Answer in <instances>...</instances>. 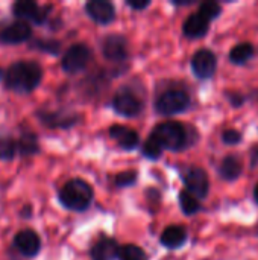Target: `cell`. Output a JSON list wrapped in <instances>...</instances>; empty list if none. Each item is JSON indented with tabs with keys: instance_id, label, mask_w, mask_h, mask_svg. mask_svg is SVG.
I'll use <instances>...</instances> for the list:
<instances>
[{
	"instance_id": "obj_24",
	"label": "cell",
	"mask_w": 258,
	"mask_h": 260,
	"mask_svg": "<svg viewBox=\"0 0 258 260\" xmlns=\"http://www.w3.org/2000/svg\"><path fill=\"white\" fill-rule=\"evenodd\" d=\"M30 49H35L49 55H58L61 52V43L56 40H32Z\"/></svg>"
},
{
	"instance_id": "obj_20",
	"label": "cell",
	"mask_w": 258,
	"mask_h": 260,
	"mask_svg": "<svg viewBox=\"0 0 258 260\" xmlns=\"http://www.w3.org/2000/svg\"><path fill=\"white\" fill-rule=\"evenodd\" d=\"M219 172H220L224 180L234 181L242 174V163H240V160L237 157L228 155L227 158H224V161H222V165L219 168Z\"/></svg>"
},
{
	"instance_id": "obj_8",
	"label": "cell",
	"mask_w": 258,
	"mask_h": 260,
	"mask_svg": "<svg viewBox=\"0 0 258 260\" xmlns=\"http://www.w3.org/2000/svg\"><path fill=\"white\" fill-rule=\"evenodd\" d=\"M182 180L189 189V192L196 198H205L210 190V181L204 169L201 168H187L182 172Z\"/></svg>"
},
{
	"instance_id": "obj_5",
	"label": "cell",
	"mask_w": 258,
	"mask_h": 260,
	"mask_svg": "<svg viewBox=\"0 0 258 260\" xmlns=\"http://www.w3.org/2000/svg\"><path fill=\"white\" fill-rule=\"evenodd\" d=\"M91 59V50L84 43H76L67 49V52L62 56L61 67L65 73L75 75L82 72Z\"/></svg>"
},
{
	"instance_id": "obj_17",
	"label": "cell",
	"mask_w": 258,
	"mask_h": 260,
	"mask_svg": "<svg viewBox=\"0 0 258 260\" xmlns=\"http://www.w3.org/2000/svg\"><path fill=\"white\" fill-rule=\"evenodd\" d=\"M109 137L114 139L123 149L126 151H131V149H135L138 146V134L134 131V129H129L126 126H122V125H114L109 128Z\"/></svg>"
},
{
	"instance_id": "obj_1",
	"label": "cell",
	"mask_w": 258,
	"mask_h": 260,
	"mask_svg": "<svg viewBox=\"0 0 258 260\" xmlns=\"http://www.w3.org/2000/svg\"><path fill=\"white\" fill-rule=\"evenodd\" d=\"M43 79V67L36 61L20 59L5 72V87L18 94L32 93Z\"/></svg>"
},
{
	"instance_id": "obj_11",
	"label": "cell",
	"mask_w": 258,
	"mask_h": 260,
	"mask_svg": "<svg viewBox=\"0 0 258 260\" xmlns=\"http://www.w3.org/2000/svg\"><path fill=\"white\" fill-rule=\"evenodd\" d=\"M14 247L21 256L35 257L41 250V239L33 230L26 229L14 236Z\"/></svg>"
},
{
	"instance_id": "obj_7",
	"label": "cell",
	"mask_w": 258,
	"mask_h": 260,
	"mask_svg": "<svg viewBox=\"0 0 258 260\" xmlns=\"http://www.w3.org/2000/svg\"><path fill=\"white\" fill-rule=\"evenodd\" d=\"M113 108L117 114L125 117H135L143 110V102L129 90H120L113 99Z\"/></svg>"
},
{
	"instance_id": "obj_33",
	"label": "cell",
	"mask_w": 258,
	"mask_h": 260,
	"mask_svg": "<svg viewBox=\"0 0 258 260\" xmlns=\"http://www.w3.org/2000/svg\"><path fill=\"white\" fill-rule=\"evenodd\" d=\"M254 198H255V203L258 204V184L255 186V189H254Z\"/></svg>"
},
{
	"instance_id": "obj_6",
	"label": "cell",
	"mask_w": 258,
	"mask_h": 260,
	"mask_svg": "<svg viewBox=\"0 0 258 260\" xmlns=\"http://www.w3.org/2000/svg\"><path fill=\"white\" fill-rule=\"evenodd\" d=\"M189 107H190V98L182 90H169L163 93L155 102L157 111L163 116L179 114L186 111Z\"/></svg>"
},
{
	"instance_id": "obj_10",
	"label": "cell",
	"mask_w": 258,
	"mask_h": 260,
	"mask_svg": "<svg viewBox=\"0 0 258 260\" xmlns=\"http://www.w3.org/2000/svg\"><path fill=\"white\" fill-rule=\"evenodd\" d=\"M216 67H217V59H216V55L208 50V49H201L199 52H196L193 55V59H192V69H193V73L201 78V79H208L214 75L216 72Z\"/></svg>"
},
{
	"instance_id": "obj_3",
	"label": "cell",
	"mask_w": 258,
	"mask_h": 260,
	"mask_svg": "<svg viewBox=\"0 0 258 260\" xmlns=\"http://www.w3.org/2000/svg\"><path fill=\"white\" fill-rule=\"evenodd\" d=\"M152 136L160 142L163 149L169 151H179L187 143V133L186 128L178 122H164L160 123Z\"/></svg>"
},
{
	"instance_id": "obj_23",
	"label": "cell",
	"mask_w": 258,
	"mask_h": 260,
	"mask_svg": "<svg viewBox=\"0 0 258 260\" xmlns=\"http://www.w3.org/2000/svg\"><path fill=\"white\" fill-rule=\"evenodd\" d=\"M179 204H181V209L186 215H195L199 212V201L196 197H193L189 190H182L179 193Z\"/></svg>"
},
{
	"instance_id": "obj_13",
	"label": "cell",
	"mask_w": 258,
	"mask_h": 260,
	"mask_svg": "<svg viewBox=\"0 0 258 260\" xmlns=\"http://www.w3.org/2000/svg\"><path fill=\"white\" fill-rule=\"evenodd\" d=\"M32 37V27L26 21H14L0 30V41L3 44H20Z\"/></svg>"
},
{
	"instance_id": "obj_28",
	"label": "cell",
	"mask_w": 258,
	"mask_h": 260,
	"mask_svg": "<svg viewBox=\"0 0 258 260\" xmlns=\"http://www.w3.org/2000/svg\"><path fill=\"white\" fill-rule=\"evenodd\" d=\"M137 180V172L134 171H126L123 174H119L116 177V184L119 187H128V186H132Z\"/></svg>"
},
{
	"instance_id": "obj_32",
	"label": "cell",
	"mask_w": 258,
	"mask_h": 260,
	"mask_svg": "<svg viewBox=\"0 0 258 260\" xmlns=\"http://www.w3.org/2000/svg\"><path fill=\"white\" fill-rule=\"evenodd\" d=\"M252 163H254V165L258 163V149H255V151H254V154H252Z\"/></svg>"
},
{
	"instance_id": "obj_9",
	"label": "cell",
	"mask_w": 258,
	"mask_h": 260,
	"mask_svg": "<svg viewBox=\"0 0 258 260\" xmlns=\"http://www.w3.org/2000/svg\"><path fill=\"white\" fill-rule=\"evenodd\" d=\"M102 52L108 61L123 62L129 55L128 41L123 35H108L102 43Z\"/></svg>"
},
{
	"instance_id": "obj_25",
	"label": "cell",
	"mask_w": 258,
	"mask_h": 260,
	"mask_svg": "<svg viewBox=\"0 0 258 260\" xmlns=\"http://www.w3.org/2000/svg\"><path fill=\"white\" fill-rule=\"evenodd\" d=\"M119 260H148V256L137 245H125L119 251Z\"/></svg>"
},
{
	"instance_id": "obj_4",
	"label": "cell",
	"mask_w": 258,
	"mask_h": 260,
	"mask_svg": "<svg viewBox=\"0 0 258 260\" xmlns=\"http://www.w3.org/2000/svg\"><path fill=\"white\" fill-rule=\"evenodd\" d=\"M52 9L50 5L40 6L33 0H17L12 3V14L14 17L20 18L21 21H32L38 26L44 24L49 15V11Z\"/></svg>"
},
{
	"instance_id": "obj_18",
	"label": "cell",
	"mask_w": 258,
	"mask_h": 260,
	"mask_svg": "<svg viewBox=\"0 0 258 260\" xmlns=\"http://www.w3.org/2000/svg\"><path fill=\"white\" fill-rule=\"evenodd\" d=\"M40 152V142L35 133L26 131L21 133L20 137L17 139V154L20 157H30Z\"/></svg>"
},
{
	"instance_id": "obj_30",
	"label": "cell",
	"mask_w": 258,
	"mask_h": 260,
	"mask_svg": "<svg viewBox=\"0 0 258 260\" xmlns=\"http://www.w3.org/2000/svg\"><path fill=\"white\" fill-rule=\"evenodd\" d=\"M126 3H128L129 8L137 9V11H141V9H144V8H148V6L151 5L149 0H143V2H132V0H128Z\"/></svg>"
},
{
	"instance_id": "obj_29",
	"label": "cell",
	"mask_w": 258,
	"mask_h": 260,
	"mask_svg": "<svg viewBox=\"0 0 258 260\" xmlns=\"http://www.w3.org/2000/svg\"><path fill=\"white\" fill-rule=\"evenodd\" d=\"M222 140H224V143H227V145H237V143H240L242 142V134L237 131V129H227L224 134H222Z\"/></svg>"
},
{
	"instance_id": "obj_14",
	"label": "cell",
	"mask_w": 258,
	"mask_h": 260,
	"mask_svg": "<svg viewBox=\"0 0 258 260\" xmlns=\"http://www.w3.org/2000/svg\"><path fill=\"white\" fill-rule=\"evenodd\" d=\"M85 12L97 24H109L116 18V8L106 0H91L85 5Z\"/></svg>"
},
{
	"instance_id": "obj_34",
	"label": "cell",
	"mask_w": 258,
	"mask_h": 260,
	"mask_svg": "<svg viewBox=\"0 0 258 260\" xmlns=\"http://www.w3.org/2000/svg\"><path fill=\"white\" fill-rule=\"evenodd\" d=\"M2 76H5V72H3V70L0 69V79H2Z\"/></svg>"
},
{
	"instance_id": "obj_31",
	"label": "cell",
	"mask_w": 258,
	"mask_h": 260,
	"mask_svg": "<svg viewBox=\"0 0 258 260\" xmlns=\"http://www.w3.org/2000/svg\"><path fill=\"white\" fill-rule=\"evenodd\" d=\"M32 213H33L32 207H30V206H24L23 210L20 212V216H21L23 219H29V218L32 216Z\"/></svg>"
},
{
	"instance_id": "obj_26",
	"label": "cell",
	"mask_w": 258,
	"mask_h": 260,
	"mask_svg": "<svg viewBox=\"0 0 258 260\" xmlns=\"http://www.w3.org/2000/svg\"><path fill=\"white\" fill-rule=\"evenodd\" d=\"M163 151H164L163 146L160 145V142H158L154 136H151V137L146 140L144 146H143V154H144L148 158H151V160L160 158L161 154H163Z\"/></svg>"
},
{
	"instance_id": "obj_22",
	"label": "cell",
	"mask_w": 258,
	"mask_h": 260,
	"mask_svg": "<svg viewBox=\"0 0 258 260\" xmlns=\"http://www.w3.org/2000/svg\"><path fill=\"white\" fill-rule=\"evenodd\" d=\"M17 155V140L11 136H0V160H12Z\"/></svg>"
},
{
	"instance_id": "obj_21",
	"label": "cell",
	"mask_w": 258,
	"mask_h": 260,
	"mask_svg": "<svg viewBox=\"0 0 258 260\" xmlns=\"http://www.w3.org/2000/svg\"><path fill=\"white\" fill-rule=\"evenodd\" d=\"M254 56V46L251 43H242L231 49L230 61L234 64H245Z\"/></svg>"
},
{
	"instance_id": "obj_16",
	"label": "cell",
	"mask_w": 258,
	"mask_h": 260,
	"mask_svg": "<svg viewBox=\"0 0 258 260\" xmlns=\"http://www.w3.org/2000/svg\"><path fill=\"white\" fill-rule=\"evenodd\" d=\"M208 29H210V21L199 12L187 17V20L182 24V32L189 38H202L208 32Z\"/></svg>"
},
{
	"instance_id": "obj_2",
	"label": "cell",
	"mask_w": 258,
	"mask_h": 260,
	"mask_svg": "<svg viewBox=\"0 0 258 260\" xmlns=\"http://www.w3.org/2000/svg\"><path fill=\"white\" fill-rule=\"evenodd\" d=\"M93 195H94L93 187L85 180L73 178L61 187L58 193V200L68 210L84 212L90 207L93 201Z\"/></svg>"
},
{
	"instance_id": "obj_15",
	"label": "cell",
	"mask_w": 258,
	"mask_h": 260,
	"mask_svg": "<svg viewBox=\"0 0 258 260\" xmlns=\"http://www.w3.org/2000/svg\"><path fill=\"white\" fill-rule=\"evenodd\" d=\"M119 245L113 238H100L91 248L90 256L93 260H114L119 257Z\"/></svg>"
},
{
	"instance_id": "obj_19",
	"label": "cell",
	"mask_w": 258,
	"mask_h": 260,
	"mask_svg": "<svg viewBox=\"0 0 258 260\" xmlns=\"http://www.w3.org/2000/svg\"><path fill=\"white\" fill-rule=\"evenodd\" d=\"M187 241V232L186 229L179 227V225H172V227H167L163 235H161V244L166 247V248H179L186 244Z\"/></svg>"
},
{
	"instance_id": "obj_27",
	"label": "cell",
	"mask_w": 258,
	"mask_h": 260,
	"mask_svg": "<svg viewBox=\"0 0 258 260\" xmlns=\"http://www.w3.org/2000/svg\"><path fill=\"white\" fill-rule=\"evenodd\" d=\"M198 12L201 15H204L208 21H211V20H214V18H217L220 15L222 9L216 2H204V3H201Z\"/></svg>"
},
{
	"instance_id": "obj_12",
	"label": "cell",
	"mask_w": 258,
	"mask_h": 260,
	"mask_svg": "<svg viewBox=\"0 0 258 260\" xmlns=\"http://www.w3.org/2000/svg\"><path fill=\"white\" fill-rule=\"evenodd\" d=\"M36 117L40 122L49 128H70L78 123V114H73L65 110H58V111H46L40 110L36 113Z\"/></svg>"
}]
</instances>
